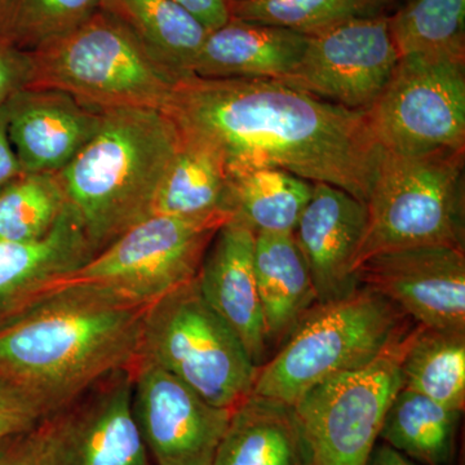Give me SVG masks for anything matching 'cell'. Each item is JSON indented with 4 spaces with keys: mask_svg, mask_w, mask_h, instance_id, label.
Listing matches in <instances>:
<instances>
[{
    "mask_svg": "<svg viewBox=\"0 0 465 465\" xmlns=\"http://www.w3.org/2000/svg\"><path fill=\"white\" fill-rule=\"evenodd\" d=\"M366 217L363 202L329 183H313L293 237L307 262L318 304L345 298L360 287L354 265Z\"/></svg>",
    "mask_w": 465,
    "mask_h": 465,
    "instance_id": "cell-15",
    "label": "cell"
},
{
    "mask_svg": "<svg viewBox=\"0 0 465 465\" xmlns=\"http://www.w3.org/2000/svg\"><path fill=\"white\" fill-rule=\"evenodd\" d=\"M388 26L400 57L465 60V0H407Z\"/></svg>",
    "mask_w": 465,
    "mask_h": 465,
    "instance_id": "cell-27",
    "label": "cell"
},
{
    "mask_svg": "<svg viewBox=\"0 0 465 465\" xmlns=\"http://www.w3.org/2000/svg\"><path fill=\"white\" fill-rule=\"evenodd\" d=\"M100 0H3L0 38L30 52L72 32L99 9Z\"/></svg>",
    "mask_w": 465,
    "mask_h": 465,
    "instance_id": "cell-30",
    "label": "cell"
},
{
    "mask_svg": "<svg viewBox=\"0 0 465 465\" xmlns=\"http://www.w3.org/2000/svg\"><path fill=\"white\" fill-rule=\"evenodd\" d=\"M403 388L451 410L465 407V333L418 324L407 333L401 361Z\"/></svg>",
    "mask_w": 465,
    "mask_h": 465,
    "instance_id": "cell-26",
    "label": "cell"
},
{
    "mask_svg": "<svg viewBox=\"0 0 465 465\" xmlns=\"http://www.w3.org/2000/svg\"><path fill=\"white\" fill-rule=\"evenodd\" d=\"M256 284L269 347H281L316 305L307 262L293 232H256Z\"/></svg>",
    "mask_w": 465,
    "mask_h": 465,
    "instance_id": "cell-21",
    "label": "cell"
},
{
    "mask_svg": "<svg viewBox=\"0 0 465 465\" xmlns=\"http://www.w3.org/2000/svg\"><path fill=\"white\" fill-rule=\"evenodd\" d=\"M461 414L402 388L385 414L379 439L419 463L452 465Z\"/></svg>",
    "mask_w": 465,
    "mask_h": 465,
    "instance_id": "cell-25",
    "label": "cell"
},
{
    "mask_svg": "<svg viewBox=\"0 0 465 465\" xmlns=\"http://www.w3.org/2000/svg\"><path fill=\"white\" fill-rule=\"evenodd\" d=\"M232 217H146L96 253L69 282L97 284L148 307L197 278L217 231Z\"/></svg>",
    "mask_w": 465,
    "mask_h": 465,
    "instance_id": "cell-8",
    "label": "cell"
},
{
    "mask_svg": "<svg viewBox=\"0 0 465 465\" xmlns=\"http://www.w3.org/2000/svg\"><path fill=\"white\" fill-rule=\"evenodd\" d=\"M2 5H3V0H0V15H2Z\"/></svg>",
    "mask_w": 465,
    "mask_h": 465,
    "instance_id": "cell-37",
    "label": "cell"
},
{
    "mask_svg": "<svg viewBox=\"0 0 465 465\" xmlns=\"http://www.w3.org/2000/svg\"><path fill=\"white\" fill-rule=\"evenodd\" d=\"M25 88L54 90L99 112L163 110L177 81L118 21L97 9L72 32L27 52Z\"/></svg>",
    "mask_w": 465,
    "mask_h": 465,
    "instance_id": "cell-4",
    "label": "cell"
},
{
    "mask_svg": "<svg viewBox=\"0 0 465 465\" xmlns=\"http://www.w3.org/2000/svg\"><path fill=\"white\" fill-rule=\"evenodd\" d=\"M101 113L64 92H18L8 103V134L23 173L63 171L96 131Z\"/></svg>",
    "mask_w": 465,
    "mask_h": 465,
    "instance_id": "cell-18",
    "label": "cell"
},
{
    "mask_svg": "<svg viewBox=\"0 0 465 465\" xmlns=\"http://www.w3.org/2000/svg\"><path fill=\"white\" fill-rule=\"evenodd\" d=\"M146 308L97 284L67 282L0 329V381L48 415L134 365Z\"/></svg>",
    "mask_w": 465,
    "mask_h": 465,
    "instance_id": "cell-2",
    "label": "cell"
},
{
    "mask_svg": "<svg viewBox=\"0 0 465 465\" xmlns=\"http://www.w3.org/2000/svg\"><path fill=\"white\" fill-rule=\"evenodd\" d=\"M0 465H26L23 433L0 440Z\"/></svg>",
    "mask_w": 465,
    "mask_h": 465,
    "instance_id": "cell-36",
    "label": "cell"
},
{
    "mask_svg": "<svg viewBox=\"0 0 465 465\" xmlns=\"http://www.w3.org/2000/svg\"><path fill=\"white\" fill-rule=\"evenodd\" d=\"M27 73V52L0 38V106L7 105L18 92L25 90Z\"/></svg>",
    "mask_w": 465,
    "mask_h": 465,
    "instance_id": "cell-32",
    "label": "cell"
},
{
    "mask_svg": "<svg viewBox=\"0 0 465 465\" xmlns=\"http://www.w3.org/2000/svg\"><path fill=\"white\" fill-rule=\"evenodd\" d=\"M213 465H313L293 405L251 393L232 410Z\"/></svg>",
    "mask_w": 465,
    "mask_h": 465,
    "instance_id": "cell-20",
    "label": "cell"
},
{
    "mask_svg": "<svg viewBox=\"0 0 465 465\" xmlns=\"http://www.w3.org/2000/svg\"><path fill=\"white\" fill-rule=\"evenodd\" d=\"M42 418V410L29 397L0 381V440L27 432Z\"/></svg>",
    "mask_w": 465,
    "mask_h": 465,
    "instance_id": "cell-31",
    "label": "cell"
},
{
    "mask_svg": "<svg viewBox=\"0 0 465 465\" xmlns=\"http://www.w3.org/2000/svg\"><path fill=\"white\" fill-rule=\"evenodd\" d=\"M162 112L208 143L226 173L277 167L336 186L366 203L381 161L366 112L274 79H207L174 85Z\"/></svg>",
    "mask_w": 465,
    "mask_h": 465,
    "instance_id": "cell-1",
    "label": "cell"
},
{
    "mask_svg": "<svg viewBox=\"0 0 465 465\" xmlns=\"http://www.w3.org/2000/svg\"><path fill=\"white\" fill-rule=\"evenodd\" d=\"M23 174L8 134V104L0 106V192Z\"/></svg>",
    "mask_w": 465,
    "mask_h": 465,
    "instance_id": "cell-34",
    "label": "cell"
},
{
    "mask_svg": "<svg viewBox=\"0 0 465 465\" xmlns=\"http://www.w3.org/2000/svg\"><path fill=\"white\" fill-rule=\"evenodd\" d=\"M406 318L390 300L361 284L345 298L317 304L259 367L252 394L295 405L320 382L367 365L405 338Z\"/></svg>",
    "mask_w": 465,
    "mask_h": 465,
    "instance_id": "cell-5",
    "label": "cell"
},
{
    "mask_svg": "<svg viewBox=\"0 0 465 465\" xmlns=\"http://www.w3.org/2000/svg\"><path fill=\"white\" fill-rule=\"evenodd\" d=\"M200 21L208 32L225 25L232 18L229 0H173Z\"/></svg>",
    "mask_w": 465,
    "mask_h": 465,
    "instance_id": "cell-33",
    "label": "cell"
},
{
    "mask_svg": "<svg viewBox=\"0 0 465 465\" xmlns=\"http://www.w3.org/2000/svg\"><path fill=\"white\" fill-rule=\"evenodd\" d=\"M406 336L367 365L320 382L293 405L313 465L366 464L391 401L403 388Z\"/></svg>",
    "mask_w": 465,
    "mask_h": 465,
    "instance_id": "cell-11",
    "label": "cell"
},
{
    "mask_svg": "<svg viewBox=\"0 0 465 465\" xmlns=\"http://www.w3.org/2000/svg\"><path fill=\"white\" fill-rule=\"evenodd\" d=\"M464 150L405 155L381 150L366 201L358 266L371 256L424 246L464 250Z\"/></svg>",
    "mask_w": 465,
    "mask_h": 465,
    "instance_id": "cell-6",
    "label": "cell"
},
{
    "mask_svg": "<svg viewBox=\"0 0 465 465\" xmlns=\"http://www.w3.org/2000/svg\"><path fill=\"white\" fill-rule=\"evenodd\" d=\"M134 366L104 376L23 433L26 465H154L133 412Z\"/></svg>",
    "mask_w": 465,
    "mask_h": 465,
    "instance_id": "cell-10",
    "label": "cell"
},
{
    "mask_svg": "<svg viewBox=\"0 0 465 465\" xmlns=\"http://www.w3.org/2000/svg\"><path fill=\"white\" fill-rule=\"evenodd\" d=\"M94 256L70 204L42 238L0 242V329L69 282Z\"/></svg>",
    "mask_w": 465,
    "mask_h": 465,
    "instance_id": "cell-16",
    "label": "cell"
},
{
    "mask_svg": "<svg viewBox=\"0 0 465 465\" xmlns=\"http://www.w3.org/2000/svg\"><path fill=\"white\" fill-rule=\"evenodd\" d=\"M179 133V148L159 186L152 215L195 219L229 213L224 162L203 140L180 128Z\"/></svg>",
    "mask_w": 465,
    "mask_h": 465,
    "instance_id": "cell-23",
    "label": "cell"
},
{
    "mask_svg": "<svg viewBox=\"0 0 465 465\" xmlns=\"http://www.w3.org/2000/svg\"><path fill=\"white\" fill-rule=\"evenodd\" d=\"M391 2L393 3V5H394V3L397 2V0H391Z\"/></svg>",
    "mask_w": 465,
    "mask_h": 465,
    "instance_id": "cell-38",
    "label": "cell"
},
{
    "mask_svg": "<svg viewBox=\"0 0 465 465\" xmlns=\"http://www.w3.org/2000/svg\"><path fill=\"white\" fill-rule=\"evenodd\" d=\"M365 465H415V463L396 449L381 442L376 443Z\"/></svg>",
    "mask_w": 465,
    "mask_h": 465,
    "instance_id": "cell-35",
    "label": "cell"
},
{
    "mask_svg": "<svg viewBox=\"0 0 465 465\" xmlns=\"http://www.w3.org/2000/svg\"><path fill=\"white\" fill-rule=\"evenodd\" d=\"M308 36L284 27L232 17L208 32L194 75L207 79L283 81L296 69Z\"/></svg>",
    "mask_w": 465,
    "mask_h": 465,
    "instance_id": "cell-19",
    "label": "cell"
},
{
    "mask_svg": "<svg viewBox=\"0 0 465 465\" xmlns=\"http://www.w3.org/2000/svg\"><path fill=\"white\" fill-rule=\"evenodd\" d=\"M69 204L57 173H23L0 192V242L38 240Z\"/></svg>",
    "mask_w": 465,
    "mask_h": 465,
    "instance_id": "cell-29",
    "label": "cell"
},
{
    "mask_svg": "<svg viewBox=\"0 0 465 465\" xmlns=\"http://www.w3.org/2000/svg\"><path fill=\"white\" fill-rule=\"evenodd\" d=\"M370 127L381 149L418 155L465 149V60L400 57L371 109Z\"/></svg>",
    "mask_w": 465,
    "mask_h": 465,
    "instance_id": "cell-9",
    "label": "cell"
},
{
    "mask_svg": "<svg viewBox=\"0 0 465 465\" xmlns=\"http://www.w3.org/2000/svg\"><path fill=\"white\" fill-rule=\"evenodd\" d=\"M256 232L232 217L217 231L197 275L202 296L238 336L252 362L268 354L264 318L256 284Z\"/></svg>",
    "mask_w": 465,
    "mask_h": 465,
    "instance_id": "cell-17",
    "label": "cell"
},
{
    "mask_svg": "<svg viewBox=\"0 0 465 465\" xmlns=\"http://www.w3.org/2000/svg\"><path fill=\"white\" fill-rule=\"evenodd\" d=\"M399 60L388 15L357 18L308 36L299 65L281 82L342 108L367 112Z\"/></svg>",
    "mask_w": 465,
    "mask_h": 465,
    "instance_id": "cell-12",
    "label": "cell"
},
{
    "mask_svg": "<svg viewBox=\"0 0 465 465\" xmlns=\"http://www.w3.org/2000/svg\"><path fill=\"white\" fill-rule=\"evenodd\" d=\"M391 0H229L232 17L317 35L357 18L385 16Z\"/></svg>",
    "mask_w": 465,
    "mask_h": 465,
    "instance_id": "cell-28",
    "label": "cell"
},
{
    "mask_svg": "<svg viewBox=\"0 0 465 465\" xmlns=\"http://www.w3.org/2000/svg\"><path fill=\"white\" fill-rule=\"evenodd\" d=\"M133 412L154 465H213L232 410L208 403L161 367L134 365Z\"/></svg>",
    "mask_w": 465,
    "mask_h": 465,
    "instance_id": "cell-13",
    "label": "cell"
},
{
    "mask_svg": "<svg viewBox=\"0 0 465 465\" xmlns=\"http://www.w3.org/2000/svg\"><path fill=\"white\" fill-rule=\"evenodd\" d=\"M313 183L277 167L228 173L226 210L255 232H293Z\"/></svg>",
    "mask_w": 465,
    "mask_h": 465,
    "instance_id": "cell-24",
    "label": "cell"
},
{
    "mask_svg": "<svg viewBox=\"0 0 465 465\" xmlns=\"http://www.w3.org/2000/svg\"><path fill=\"white\" fill-rule=\"evenodd\" d=\"M179 143V128L162 110L101 113L91 139L58 173L94 255L152 216Z\"/></svg>",
    "mask_w": 465,
    "mask_h": 465,
    "instance_id": "cell-3",
    "label": "cell"
},
{
    "mask_svg": "<svg viewBox=\"0 0 465 465\" xmlns=\"http://www.w3.org/2000/svg\"><path fill=\"white\" fill-rule=\"evenodd\" d=\"M99 9L125 27L177 82L194 75L208 30L173 0H100Z\"/></svg>",
    "mask_w": 465,
    "mask_h": 465,
    "instance_id": "cell-22",
    "label": "cell"
},
{
    "mask_svg": "<svg viewBox=\"0 0 465 465\" xmlns=\"http://www.w3.org/2000/svg\"><path fill=\"white\" fill-rule=\"evenodd\" d=\"M137 360L166 370L211 405L228 410L252 393L259 371L202 296L197 278L148 305Z\"/></svg>",
    "mask_w": 465,
    "mask_h": 465,
    "instance_id": "cell-7",
    "label": "cell"
},
{
    "mask_svg": "<svg viewBox=\"0 0 465 465\" xmlns=\"http://www.w3.org/2000/svg\"><path fill=\"white\" fill-rule=\"evenodd\" d=\"M361 286L381 293L427 329L465 333L464 250L424 246L390 251L357 268Z\"/></svg>",
    "mask_w": 465,
    "mask_h": 465,
    "instance_id": "cell-14",
    "label": "cell"
}]
</instances>
